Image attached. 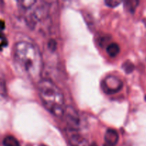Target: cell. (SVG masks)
I'll return each instance as SVG.
<instances>
[{"instance_id":"11","label":"cell","mask_w":146,"mask_h":146,"mask_svg":"<svg viewBox=\"0 0 146 146\" xmlns=\"http://www.w3.org/2000/svg\"><path fill=\"white\" fill-rule=\"evenodd\" d=\"M123 70L127 74H130V73H131L133 71L135 66H134L133 64L131 63V61H126L123 65Z\"/></svg>"},{"instance_id":"16","label":"cell","mask_w":146,"mask_h":146,"mask_svg":"<svg viewBox=\"0 0 146 146\" xmlns=\"http://www.w3.org/2000/svg\"><path fill=\"white\" fill-rule=\"evenodd\" d=\"M145 101H146V96H145Z\"/></svg>"},{"instance_id":"1","label":"cell","mask_w":146,"mask_h":146,"mask_svg":"<svg viewBox=\"0 0 146 146\" xmlns=\"http://www.w3.org/2000/svg\"><path fill=\"white\" fill-rule=\"evenodd\" d=\"M14 58L19 68L29 78L36 80L42 69L41 55L36 47L27 41H19L14 48Z\"/></svg>"},{"instance_id":"10","label":"cell","mask_w":146,"mask_h":146,"mask_svg":"<svg viewBox=\"0 0 146 146\" xmlns=\"http://www.w3.org/2000/svg\"><path fill=\"white\" fill-rule=\"evenodd\" d=\"M139 1H125V7L127 9L128 11L130 12H134L136 7H138Z\"/></svg>"},{"instance_id":"8","label":"cell","mask_w":146,"mask_h":146,"mask_svg":"<svg viewBox=\"0 0 146 146\" xmlns=\"http://www.w3.org/2000/svg\"><path fill=\"white\" fill-rule=\"evenodd\" d=\"M4 146H20L19 142L12 135H8L3 140Z\"/></svg>"},{"instance_id":"12","label":"cell","mask_w":146,"mask_h":146,"mask_svg":"<svg viewBox=\"0 0 146 146\" xmlns=\"http://www.w3.org/2000/svg\"><path fill=\"white\" fill-rule=\"evenodd\" d=\"M106 4L108 7H117L118 5H119L121 4L120 1H115V0H111V1H105Z\"/></svg>"},{"instance_id":"7","label":"cell","mask_w":146,"mask_h":146,"mask_svg":"<svg viewBox=\"0 0 146 146\" xmlns=\"http://www.w3.org/2000/svg\"><path fill=\"white\" fill-rule=\"evenodd\" d=\"M107 53L108 55L111 57L116 56L120 51V47L116 43H111L107 46L106 48Z\"/></svg>"},{"instance_id":"15","label":"cell","mask_w":146,"mask_h":146,"mask_svg":"<svg viewBox=\"0 0 146 146\" xmlns=\"http://www.w3.org/2000/svg\"><path fill=\"white\" fill-rule=\"evenodd\" d=\"M104 146H112V145H107V144H104Z\"/></svg>"},{"instance_id":"4","label":"cell","mask_w":146,"mask_h":146,"mask_svg":"<svg viewBox=\"0 0 146 146\" xmlns=\"http://www.w3.org/2000/svg\"><path fill=\"white\" fill-rule=\"evenodd\" d=\"M63 116L65 117L67 123L71 127V130H74L79 125V118L78 114L71 107H66Z\"/></svg>"},{"instance_id":"14","label":"cell","mask_w":146,"mask_h":146,"mask_svg":"<svg viewBox=\"0 0 146 146\" xmlns=\"http://www.w3.org/2000/svg\"><path fill=\"white\" fill-rule=\"evenodd\" d=\"M38 146H47L46 145H44V144H40Z\"/></svg>"},{"instance_id":"2","label":"cell","mask_w":146,"mask_h":146,"mask_svg":"<svg viewBox=\"0 0 146 146\" xmlns=\"http://www.w3.org/2000/svg\"><path fill=\"white\" fill-rule=\"evenodd\" d=\"M38 94L44 106L54 115L63 116L66 110L63 93L50 80H42L38 83Z\"/></svg>"},{"instance_id":"3","label":"cell","mask_w":146,"mask_h":146,"mask_svg":"<svg viewBox=\"0 0 146 146\" xmlns=\"http://www.w3.org/2000/svg\"><path fill=\"white\" fill-rule=\"evenodd\" d=\"M103 91L107 94H113L123 88V82L115 76L110 75L106 77L101 83Z\"/></svg>"},{"instance_id":"9","label":"cell","mask_w":146,"mask_h":146,"mask_svg":"<svg viewBox=\"0 0 146 146\" xmlns=\"http://www.w3.org/2000/svg\"><path fill=\"white\" fill-rule=\"evenodd\" d=\"M19 4L20 7L24 9H29L32 8L34 5L37 3L36 1H33V0H27V1H19Z\"/></svg>"},{"instance_id":"13","label":"cell","mask_w":146,"mask_h":146,"mask_svg":"<svg viewBox=\"0 0 146 146\" xmlns=\"http://www.w3.org/2000/svg\"><path fill=\"white\" fill-rule=\"evenodd\" d=\"M90 146H98V145H97L96 143H94L91 144V145H90Z\"/></svg>"},{"instance_id":"6","label":"cell","mask_w":146,"mask_h":146,"mask_svg":"<svg viewBox=\"0 0 146 146\" xmlns=\"http://www.w3.org/2000/svg\"><path fill=\"white\" fill-rule=\"evenodd\" d=\"M118 134L115 130L109 128L106 131L105 134L106 144L115 146L118 141Z\"/></svg>"},{"instance_id":"5","label":"cell","mask_w":146,"mask_h":146,"mask_svg":"<svg viewBox=\"0 0 146 146\" xmlns=\"http://www.w3.org/2000/svg\"><path fill=\"white\" fill-rule=\"evenodd\" d=\"M68 141L71 146H90L86 139L74 130L68 133Z\"/></svg>"}]
</instances>
